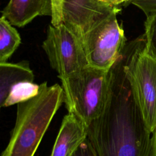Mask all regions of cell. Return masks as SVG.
Wrapping results in <instances>:
<instances>
[{"label":"cell","mask_w":156,"mask_h":156,"mask_svg":"<svg viewBox=\"0 0 156 156\" xmlns=\"http://www.w3.org/2000/svg\"><path fill=\"white\" fill-rule=\"evenodd\" d=\"M126 54L110 69L111 87L101 113L87 126L96 156H149L151 134L124 69Z\"/></svg>","instance_id":"1"},{"label":"cell","mask_w":156,"mask_h":156,"mask_svg":"<svg viewBox=\"0 0 156 156\" xmlns=\"http://www.w3.org/2000/svg\"><path fill=\"white\" fill-rule=\"evenodd\" d=\"M40 85L38 94L17 104L15 126L1 156H34L54 115L64 102L63 90L55 83Z\"/></svg>","instance_id":"2"},{"label":"cell","mask_w":156,"mask_h":156,"mask_svg":"<svg viewBox=\"0 0 156 156\" xmlns=\"http://www.w3.org/2000/svg\"><path fill=\"white\" fill-rule=\"evenodd\" d=\"M111 71L90 65L61 79L64 103L69 113L76 115L86 126L102 112L111 87Z\"/></svg>","instance_id":"3"},{"label":"cell","mask_w":156,"mask_h":156,"mask_svg":"<svg viewBox=\"0 0 156 156\" xmlns=\"http://www.w3.org/2000/svg\"><path fill=\"white\" fill-rule=\"evenodd\" d=\"M144 35L126 46L124 69L151 133L156 127V57L145 48Z\"/></svg>","instance_id":"4"},{"label":"cell","mask_w":156,"mask_h":156,"mask_svg":"<svg viewBox=\"0 0 156 156\" xmlns=\"http://www.w3.org/2000/svg\"><path fill=\"white\" fill-rule=\"evenodd\" d=\"M119 12H113L81 41L90 66L109 71L121 56L126 38L116 18Z\"/></svg>","instance_id":"5"},{"label":"cell","mask_w":156,"mask_h":156,"mask_svg":"<svg viewBox=\"0 0 156 156\" xmlns=\"http://www.w3.org/2000/svg\"><path fill=\"white\" fill-rule=\"evenodd\" d=\"M42 48L60 80L89 65L82 43L63 23L49 26Z\"/></svg>","instance_id":"6"},{"label":"cell","mask_w":156,"mask_h":156,"mask_svg":"<svg viewBox=\"0 0 156 156\" xmlns=\"http://www.w3.org/2000/svg\"><path fill=\"white\" fill-rule=\"evenodd\" d=\"M120 11L101 0H64L62 23L80 41L113 12Z\"/></svg>","instance_id":"7"},{"label":"cell","mask_w":156,"mask_h":156,"mask_svg":"<svg viewBox=\"0 0 156 156\" xmlns=\"http://www.w3.org/2000/svg\"><path fill=\"white\" fill-rule=\"evenodd\" d=\"M87 136L86 125L76 115L68 112L62 119L50 156H71Z\"/></svg>","instance_id":"8"},{"label":"cell","mask_w":156,"mask_h":156,"mask_svg":"<svg viewBox=\"0 0 156 156\" xmlns=\"http://www.w3.org/2000/svg\"><path fill=\"white\" fill-rule=\"evenodd\" d=\"M52 14V0H10L2 15L15 26L22 27L37 16Z\"/></svg>","instance_id":"9"},{"label":"cell","mask_w":156,"mask_h":156,"mask_svg":"<svg viewBox=\"0 0 156 156\" xmlns=\"http://www.w3.org/2000/svg\"><path fill=\"white\" fill-rule=\"evenodd\" d=\"M34 74L28 62L0 63V106L15 85L21 82H34Z\"/></svg>","instance_id":"10"},{"label":"cell","mask_w":156,"mask_h":156,"mask_svg":"<svg viewBox=\"0 0 156 156\" xmlns=\"http://www.w3.org/2000/svg\"><path fill=\"white\" fill-rule=\"evenodd\" d=\"M21 43L17 30L3 16L0 18V63L7 62Z\"/></svg>","instance_id":"11"},{"label":"cell","mask_w":156,"mask_h":156,"mask_svg":"<svg viewBox=\"0 0 156 156\" xmlns=\"http://www.w3.org/2000/svg\"><path fill=\"white\" fill-rule=\"evenodd\" d=\"M40 85L32 82H21L15 85L10 90L6 99L1 107H7L27 101L36 96Z\"/></svg>","instance_id":"12"},{"label":"cell","mask_w":156,"mask_h":156,"mask_svg":"<svg viewBox=\"0 0 156 156\" xmlns=\"http://www.w3.org/2000/svg\"><path fill=\"white\" fill-rule=\"evenodd\" d=\"M144 29L145 48L152 55L156 57V13L146 16Z\"/></svg>","instance_id":"13"},{"label":"cell","mask_w":156,"mask_h":156,"mask_svg":"<svg viewBox=\"0 0 156 156\" xmlns=\"http://www.w3.org/2000/svg\"><path fill=\"white\" fill-rule=\"evenodd\" d=\"M129 2L141 9L146 16L156 13V0H130Z\"/></svg>","instance_id":"14"},{"label":"cell","mask_w":156,"mask_h":156,"mask_svg":"<svg viewBox=\"0 0 156 156\" xmlns=\"http://www.w3.org/2000/svg\"><path fill=\"white\" fill-rule=\"evenodd\" d=\"M64 0H52V14L51 24L54 26H59L62 23V9Z\"/></svg>","instance_id":"15"},{"label":"cell","mask_w":156,"mask_h":156,"mask_svg":"<svg viewBox=\"0 0 156 156\" xmlns=\"http://www.w3.org/2000/svg\"><path fill=\"white\" fill-rule=\"evenodd\" d=\"M71 156H96V155L90 142L86 138Z\"/></svg>","instance_id":"16"},{"label":"cell","mask_w":156,"mask_h":156,"mask_svg":"<svg viewBox=\"0 0 156 156\" xmlns=\"http://www.w3.org/2000/svg\"><path fill=\"white\" fill-rule=\"evenodd\" d=\"M151 133L152 135L151 137V144L149 156H156V127Z\"/></svg>","instance_id":"17"},{"label":"cell","mask_w":156,"mask_h":156,"mask_svg":"<svg viewBox=\"0 0 156 156\" xmlns=\"http://www.w3.org/2000/svg\"><path fill=\"white\" fill-rule=\"evenodd\" d=\"M101 1L113 6H117L118 5L121 4L122 3L129 2L130 0H101Z\"/></svg>","instance_id":"18"},{"label":"cell","mask_w":156,"mask_h":156,"mask_svg":"<svg viewBox=\"0 0 156 156\" xmlns=\"http://www.w3.org/2000/svg\"></svg>","instance_id":"19"}]
</instances>
